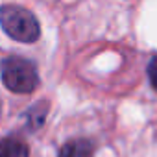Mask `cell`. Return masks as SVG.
I'll list each match as a JSON object with an SVG mask.
<instances>
[{"mask_svg": "<svg viewBox=\"0 0 157 157\" xmlns=\"http://www.w3.org/2000/svg\"><path fill=\"white\" fill-rule=\"evenodd\" d=\"M57 157H94V142L91 139H72L59 148Z\"/></svg>", "mask_w": 157, "mask_h": 157, "instance_id": "obj_3", "label": "cell"}, {"mask_svg": "<svg viewBox=\"0 0 157 157\" xmlns=\"http://www.w3.org/2000/svg\"><path fill=\"white\" fill-rule=\"evenodd\" d=\"M0 76H2V83L17 94H30L39 87L37 65L26 57H4L0 63Z\"/></svg>", "mask_w": 157, "mask_h": 157, "instance_id": "obj_1", "label": "cell"}, {"mask_svg": "<svg viewBox=\"0 0 157 157\" xmlns=\"http://www.w3.org/2000/svg\"><path fill=\"white\" fill-rule=\"evenodd\" d=\"M0 157H28V146L17 137H6L0 140Z\"/></svg>", "mask_w": 157, "mask_h": 157, "instance_id": "obj_4", "label": "cell"}, {"mask_svg": "<svg viewBox=\"0 0 157 157\" xmlns=\"http://www.w3.org/2000/svg\"><path fill=\"white\" fill-rule=\"evenodd\" d=\"M148 80H150V85L153 87V91H157V56H153L148 63Z\"/></svg>", "mask_w": 157, "mask_h": 157, "instance_id": "obj_6", "label": "cell"}, {"mask_svg": "<svg viewBox=\"0 0 157 157\" xmlns=\"http://www.w3.org/2000/svg\"><path fill=\"white\" fill-rule=\"evenodd\" d=\"M46 113H48V104H46V102H37L35 105H32V107L26 111V115H24L28 129H32V131L39 129V128L43 126L44 118H46Z\"/></svg>", "mask_w": 157, "mask_h": 157, "instance_id": "obj_5", "label": "cell"}, {"mask_svg": "<svg viewBox=\"0 0 157 157\" xmlns=\"http://www.w3.org/2000/svg\"><path fill=\"white\" fill-rule=\"evenodd\" d=\"M0 26L8 37L19 43H35L41 37L37 17L22 6H0Z\"/></svg>", "mask_w": 157, "mask_h": 157, "instance_id": "obj_2", "label": "cell"}]
</instances>
